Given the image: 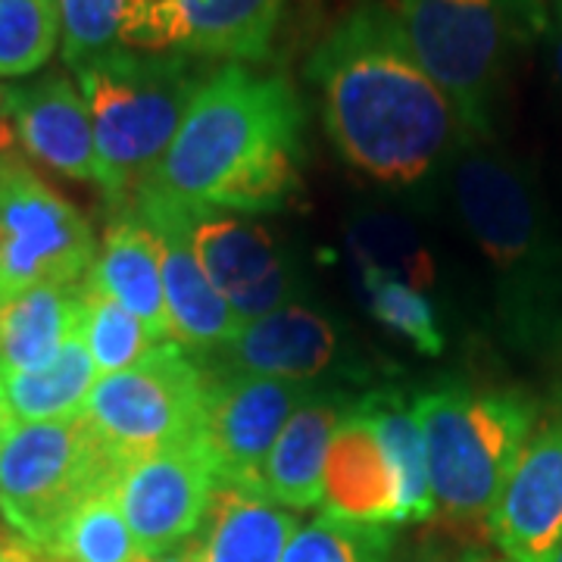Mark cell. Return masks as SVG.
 <instances>
[{
	"mask_svg": "<svg viewBox=\"0 0 562 562\" xmlns=\"http://www.w3.org/2000/svg\"><path fill=\"white\" fill-rule=\"evenodd\" d=\"M322 122L344 160L382 184H416L465 135L457 106L413 54L401 16L362 3L306 66Z\"/></svg>",
	"mask_w": 562,
	"mask_h": 562,
	"instance_id": "1",
	"label": "cell"
},
{
	"mask_svg": "<svg viewBox=\"0 0 562 562\" xmlns=\"http://www.w3.org/2000/svg\"><path fill=\"white\" fill-rule=\"evenodd\" d=\"M303 106L284 76L228 63L201 81L135 210L272 213L297 191Z\"/></svg>",
	"mask_w": 562,
	"mask_h": 562,
	"instance_id": "2",
	"label": "cell"
},
{
	"mask_svg": "<svg viewBox=\"0 0 562 562\" xmlns=\"http://www.w3.org/2000/svg\"><path fill=\"white\" fill-rule=\"evenodd\" d=\"M98 147V188L125 210L172 144L201 76L188 54L116 47L76 69Z\"/></svg>",
	"mask_w": 562,
	"mask_h": 562,
	"instance_id": "3",
	"label": "cell"
},
{
	"mask_svg": "<svg viewBox=\"0 0 562 562\" xmlns=\"http://www.w3.org/2000/svg\"><path fill=\"white\" fill-rule=\"evenodd\" d=\"M413 413L425 441L435 513L487 522L535 435L538 406L516 391L441 387L416 397Z\"/></svg>",
	"mask_w": 562,
	"mask_h": 562,
	"instance_id": "4",
	"label": "cell"
},
{
	"mask_svg": "<svg viewBox=\"0 0 562 562\" xmlns=\"http://www.w3.org/2000/svg\"><path fill=\"white\" fill-rule=\"evenodd\" d=\"M450 184L465 228L501 276L509 306L522 322L547 316L560 284L557 257L522 169L479 138H462L450 157Z\"/></svg>",
	"mask_w": 562,
	"mask_h": 562,
	"instance_id": "5",
	"label": "cell"
},
{
	"mask_svg": "<svg viewBox=\"0 0 562 562\" xmlns=\"http://www.w3.org/2000/svg\"><path fill=\"white\" fill-rule=\"evenodd\" d=\"M538 0H401V25L469 138H491L506 63Z\"/></svg>",
	"mask_w": 562,
	"mask_h": 562,
	"instance_id": "6",
	"label": "cell"
},
{
	"mask_svg": "<svg viewBox=\"0 0 562 562\" xmlns=\"http://www.w3.org/2000/svg\"><path fill=\"white\" fill-rule=\"evenodd\" d=\"M120 472L85 416L13 425L0 443V516L13 535L47 553L72 513L116 487Z\"/></svg>",
	"mask_w": 562,
	"mask_h": 562,
	"instance_id": "7",
	"label": "cell"
},
{
	"mask_svg": "<svg viewBox=\"0 0 562 562\" xmlns=\"http://www.w3.org/2000/svg\"><path fill=\"white\" fill-rule=\"evenodd\" d=\"M210 372L176 341L157 344L132 369L103 375L85 403V419L125 469L128 462L201 431Z\"/></svg>",
	"mask_w": 562,
	"mask_h": 562,
	"instance_id": "8",
	"label": "cell"
},
{
	"mask_svg": "<svg viewBox=\"0 0 562 562\" xmlns=\"http://www.w3.org/2000/svg\"><path fill=\"white\" fill-rule=\"evenodd\" d=\"M94 257L79 210L13 150L0 154V301L38 284H79Z\"/></svg>",
	"mask_w": 562,
	"mask_h": 562,
	"instance_id": "9",
	"label": "cell"
},
{
	"mask_svg": "<svg viewBox=\"0 0 562 562\" xmlns=\"http://www.w3.org/2000/svg\"><path fill=\"white\" fill-rule=\"evenodd\" d=\"M313 394L316 391L306 382L210 372L198 441L216 482L260 487L262 465L284 425Z\"/></svg>",
	"mask_w": 562,
	"mask_h": 562,
	"instance_id": "10",
	"label": "cell"
},
{
	"mask_svg": "<svg viewBox=\"0 0 562 562\" xmlns=\"http://www.w3.org/2000/svg\"><path fill=\"white\" fill-rule=\"evenodd\" d=\"M216 484L198 438L128 462L116 482V501L140 557L157 560L191 541L203 528Z\"/></svg>",
	"mask_w": 562,
	"mask_h": 562,
	"instance_id": "11",
	"label": "cell"
},
{
	"mask_svg": "<svg viewBox=\"0 0 562 562\" xmlns=\"http://www.w3.org/2000/svg\"><path fill=\"white\" fill-rule=\"evenodd\" d=\"M487 528L509 562L553 560L562 541V419L535 428Z\"/></svg>",
	"mask_w": 562,
	"mask_h": 562,
	"instance_id": "12",
	"label": "cell"
},
{
	"mask_svg": "<svg viewBox=\"0 0 562 562\" xmlns=\"http://www.w3.org/2000/svg\"><path fill=\"white\" fill-rule=\"evenodd\" d=\"M157 238L162 250V291L169 313V338L184 350L216 353L244 331V322L210 284L191 250V216L179 210H132Z\"/></svg>",
	"mask_w": 562,
	"mask_h": 562,
	"instance_id": "13",
	"label": "cell"
},
{
	"mask_svg": "<svg viewBox=\"0 0 562 562\" xmlns=\"http://www.w3.org/2000/svg\"><path fill=\"white\" fill-rule=\"evenodd\" d=\"M3 106L22 147L66 179L98 184V147L79 85L60 72L3 91Z\"/></svg>",
	"mask_w": 562,
	"mask_h": 562,
	"instance_id": "14",
	"label": "cell"
},
{
	"mask_svg": "<svg viewBox=\"0 0 562 562\" xmlns=\"http://www.w3.org/2000/svg\"><path fill=\"white\" fill-rule=\"evenodd\" d=\"M335 350L338 335L331 322L306 306L291 303L272 316L244 325L235 341L213 353V372H241L310 384V379L322 375L328 362L335 360Z\"/></svg>",
	"mask_w": 562,
	"mask_h": 562,
	"instance_id": "15",
	"label": "cell"
},
{
	"mask_svg": "<svg viewBox=\"0 0 562 562\" xmlns=\"http://www.w3.org/2000/svg\"><path fill=\"white\" fill-rule=\"evenodd\" d=\"M325 513L366 525L397 522V484L375 428L360 406L344 409L325 462Z\"/></svg>",
	"mask_w": 562,
	"mask_h": 562,
	"instance_id": "16",
	"label": "cell"
},
{
	"mask_svg": "<svg viewBox=\"0 0 562 562\" xmlns=\"http://www.w3.org/2000/svg\"><path fill=\"white\" fill-rule=\"evenodd\" d=\"M88 279L125 306L154 341H172L162 291L160 238L135 213H122L110 222Z\"/></svg>",
	"mask_w": 562,
	"mask_h": 562,
	"instance_id": "17",
	"label": "cell"
},
{
	"mask_svg": "<svg viewBox=\"0 0 562 562\" xmlns=\"http://www.w3.org/2000/svg\"><path fill=\"white\" fill-rule=\"evenodd\" d=\"M284 0H176L169 7V47L188 57L266 60Z\"/></svg>",
	"mask_w": 562,
	"mask_h": 562,
	"instance_id": "18",
	"label": "cell"
},
{
	"mask_svg": "<svg viewBox=\"0 0 562 562\" xmlns=\"http://www.w3.org/2000/svg\"><path fill=\"white\" fill-rule=\"evenodd\" d=\"M201 531L203 562H281L297 519L254 484H216Z\"/></svg>",
	"mask_w": 562,
	"mask_h": 562,
	"instance_id": "19",
	"label": "cell"
},
{
	"mask_svg": "<svg viewBox=\"0 0 562 562\" xmlns=\"http://www.w3.org/2000/svg\"><path fill=\"white\" fill-rule=\"evenodd\" d=\"M344 409L331 397L313 394L288 419L269 460L262 465L260 491L284 509L319 506L325 494V462Z\"/></svg>",
	"mask_w": 562,
	"mask_h": 562,
	"instance_id": "20",
	"label": "cell"
},
{
	"mask_svg": "<svg viewBox=\"0 0 562 562\" xmlns=\"http://www.w3.org/2000/svg\"><path fill=\"white\" fill-rule=\"evenodd\" d=\"M81 284H38L0 301V372H35L79 335Z\"/></svg>",
	"mask_w": 562,
	"mask_h": 562,
	"instance_id": "21",
	"label": "cell"
},
{
	"mask_svg": "<svg viewBox=\"0 0 562 562\" xmlns=\"http://www.w3.org/2000/svg\"><path fill=\"white\" fill-rule=\"evenodd\" d=\"M188 235L206 279L225 301L257 288L260 281L284 269L272 235L257 222L228 213H194Z\"/></svg>",
	"mask_w": 562,
	"mask_h": 562,
	"instance_id": "22",
	"label": "cell"
},
{
	"mask_svg": "<svg viewBox=\"0 0 562 562\" xmlns=\"http://www.w3.org/2000/svg\"><path fill=\"white\" fill-rule=\"evenodd\" d=\"M98 379V366L76 335L44 369L0 372V397L16 425L79 419Z\"/></svg>",
	"mask_w": 562,
	"mask_h": 562,
	"instance_id": "23",
	"label": "cell"
},
{
	"mask_svg": "<svg viewBox=\"0 0 562 562\" xmlns=\"http://www.w3.org/2000/svg\"><path fill=\"white\" fill-rule=\"evenodd\" d=\"M362 416L375 428L379 441L397 484V522H425L435 516V494L425 462V441L413 413V403H403L394 391H379L357 403Z\"/></svg>",
	"mask_w": 562,
	"mask_h": 562,
	"instance_id": "24",
	"label": "cell"
},
{
	"mask_svg": "<svg viewBox=\"0 0 562 562\" xmlns=\"http://www.w3.org/2000/svg\"><path fill=\"white\" fill-rule=\"evenodd\" d=\"M347 247L360 272L403 281L416 291L435 284V260L422 244L419 232L394 213H360L347 222Z\"/></svg>",
	"mask_w": 562,
	"mask_h": 562,
	"instance_id": "25",
	"label": "cell"
},
{
	"mask_svg": "<svg viewBox=\"0 0 562 562\" xmlns=\"http://www.w3.org/2000/svg\"><path fill=\"white\" fill-rule=\"evenodd\" d=\"M79 335L101 379L132 369L157 347L150 331L125 306H120L110 294H103L91 279H85L81 284Z\"/></svg>",
	"mask_w": 562,
	"mask_h": 562,
	"instance_id": "26",
	"label": "cell"
},
{
	"mask_svg": "<svg viewBox=\"0 0 562 562\" xmlns=\"http://www.w3.org/2000/svg\"><path fill=\"white\" fill-rule=\"evenodd\" d=\"M47 557L57 562H140L138 543L122 516L116 487H106L72 513Z\"/></svg>",
	"mask_w": 562,
	"mask_h": 562,
	"instance_id": "27",
	"label": "cell"
},
{
	"mask_svg": "<svg viewBox=\"0 0 562 562\" xmlns=\"http://www.w3.org/2000/svg\"><path fill=\"white\" fill-rule=\"evenodd\" d=\"M60 44L57 0H0V79H25Z\"/></svg>",
	"mask_w": 562,
	"mask_h": 562,
	"instance_id": "28",
	"label": "cell"
},
{
	"mask_svg": "<svg viewBox=\"0 0 562 562\" xmlns=\"http://www.w3.org/2000/svg\"><path fill=\"white\" fill-rule=\"evenodd\" d=\"M391 528L322 513L297 528L281 562H391Z\"/></svg>",
	"mask_w": 562,
	"mask_h": 562,
	"instance_id": "29",
	"label": "cell"
},
{
	"mask_svg": "<svg viewBox=\"0 0 562 562\" xmlns=\"http://www.w3.org/2000/svg\"><path fill=\"white\" fill-rule=\"evenodd\" d=\"M360 279L372 319L384 325L387 331L406 338L425 357L441 353V325H438V316H435V306L422 291L403 284V281L372 276V272H360Z\"/></svg>",
	"mask_w": 562,
	"mask_h": 562,
	"instance_id": "30",
	"label": "cell"
},
{
	"mask_svg": "<svg viewBox=\"0 0 562 562\" xmlns=\"http://www.w3.org/2000/svg\"><path fill=\"white\" fill-rule=\"evenodd\" d=\"M66 66L79 69L88 60L122 47L128 0H57Z\"/></svg>",
	"mask_w": 562,
	"mask_h": 562,
	"instance_id": "31",
	"label": "cell"
},
{
	"mask_svg": "<svg viewBox=\"0 0 562 562\" xmlns=\"http://www.w3.org/2000/svg\"><path fill=\"white\" fill-rule=\"evenodd\" d=\"M44 550L22 541L20 535H3L0 538V562H44Z\"/></svg>",
	"mask_w": 562,
	"mask_h": 562,
	"instance_id": "32",
	"label": "cell"
},
{
	"mask_svg": "<svg viewBox=\"0 0 562 562\" xmlns=\"http://www.w3.org/2000/svg\"><path fill=\"white\" fill-rule=\"evenodd\" d=\"M140 562H203V543L188 541V543H181L179 550L166 553V557H157V560H140Z\"/></svg>",
	"mask_w": 562,
	"mask_h": 562,
	"instance_id": "33",
	"label": "cell"
},
{
	"mask_svg": "<svg viewBox=\"0 0 562 562\" xmlns=\"http://www.w3.org/2000/svg\"><path fill=\"white\" fill-rule=\"evenodd\" d=\"M16 144V132H13V122L7 116V106H3V91H0V154L13 150Z\"/></svg>",
	"mask_w": 562,
	"mask_h": 562,
	"instance_id": "34",
	"label": "cell"
},
{
	"mask_svg": "<svg viewBox=\"0 0 562 562\" xmlns=\"http://www.w3.org/2000/svg\"><path fill=\"white\" fill-rule=\"evenodd\" d=\"M550 60H553V72L562 85V29L550 32Z\"/></svg>",
	"mask_w": 562,
	"mask_h": 562,
	"instance_id": "35",
	"label": "cell"
},
{
	"mask_svg": "<svg viewBox=\"0 0 562 562\" xmlns=\"http://www.w3.org/2000/svg\"><path fill=\"white\" fill-rule=\"evenodd\" d=\"M13 425H16V422L10 419V413H7V406H3V397H0V443L7 441V435L13 431Z\"/></svg>",
	"mask_w": 562,
	"mask_h": 562,
	"instance_id": "36",
	"label": "cell"
},
{
	"mask_svg": "<svg viewBox=\"0 0 562 562\" xmlns=\"http://www.w3.org/2000/svg\"><path fill=\"white\" fill-rule=\"evenodd\" d=\"M550 562H562V541H560V547H557V553H553V560Z\"/></svg>",
	"mask_w": 562,
	"mask_h": 562,
	"instance_id": "37",
	"label": "cell"
},
{
	"mask_svg": "<svg viewBox=\"0 0 562 562\" xmlns=\"http://www.w3.org/2000/svg\"><path fill=\"white\" fill-rule=\"evenodd\" d=\"M460 562H484V560H482V557H472V553H469V557H462Z\"/></svg>",
	"mask_w": 562,
	"mask_h": 562,
	"instance_id": "38",
	"label": "cell"
},
{
	"mask_svg": "<svg viewBox=\"0 0 562 562\" xmlns=\"http://www.w3.org/2000/svg\"><path fill=\"white\" fill-rule=\"evenodd\" d=\"M557 10H560V20H562V0H557Z\"/></svg>",
	"mask_w": 562,
	"mask_h": 562,
	"instance_id": "39",
	"label": "cell"
},
{
	"mask_svg": "<svg viewBox=\"0 0 562 562\" xmlns=\"http://www.w3.org/2000/svg\"><path fill=\"white\" fill-rule=\"evenodd\" d=\"M0 519H3V516H0ZM0 538H3V535H0Z\"/></svg>",
	"mask_w": 562,
	"mask_h": 562,
	"instance_id": "40",
	"label": "cell"
}]
</instances>
